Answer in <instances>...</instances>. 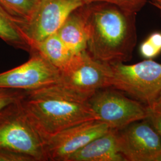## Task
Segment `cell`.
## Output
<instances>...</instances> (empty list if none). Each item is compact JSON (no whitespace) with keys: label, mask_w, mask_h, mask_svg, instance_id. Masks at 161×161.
I'll return each instance as SVG.
<instances>
[{"label":"cell","mask_w":161,"mask_h":161,"mask_svg":"<svg viewBox=\"0 0 161 161\" xmlns=\"http://www.w3.org/2000/svg\"><path fill=\"white\" fill-rule=\"evenodd\" d=\"M109 64L92 58L86 50L75 54L60 70L58 84L88 99L98 90L110 87Z\"/></svg>","instance_id":"6"},{"label":"cell","mask_w":161,"mask_h":161,"mask_svg":"<svg viewBox=\"0 0 161 161\" xmlns=\"http://www.w3.org/2000/svg\"><path fill=\"white\" fill-rule=\"evenodd\" d=\"M25 92L16 89L0 88V112L9 104L20 100Z\"/></svg>","instance_id":"18"},{"label":"cell","mask_w":161,"mask_h":161,"mask_svg":"<svg viewBox=\"0 0 161 161\" xmlns=\"http://www.w3.org/2000/svg\"><path fill=\"white\" fill-rule=\"evenodd\" d=\"M40 0H0V6L24 24L34 12Z\"/></svg>","instance_id":"15"},{"label":"cell","mask_w":161,"mask_h":161,"mask_svg":"<svg viewBox=\"0 0 161 161\" xmlns=\"http://www.w3.org/2000/svg\"><path fill=\"white\" fill-rule=\"evenodd\" d=\"M20 102L44 142L68 128L97 121L88 99L58 83L25 91Z\"/></svg>","instance_id":"2"},{"label":"cell","mask_w":161,"mask_h":161,"mask_svg":"<svg viewBox=\"0 0 161 161\" xmlns=\"http://www.w3.org/2000/svg\"><path fill=\"white\" fill-rule=\"evenodd\" d=\"M84 5L82 0H40L22 28L31 50L36 44L56 33L70 14Z\"/></svg>","instance_id":"7"},{"label":"cell","mask_w":161,"mask_h":161,"mask_svg":"<svg viewBox=\"0 0 161 161\" xmlns=\"http://www.w3.org/2000/svg\"><path fill=\"white\" fill-rule=\"evenodd\" d=\"M31 52L26 62L0 73V88L30 91L58 82L60 70L39 53Z\"/></svg>","instance_id":"9"},{"label":"cell","mask_w":161,"mask_h":161,"mask_svg":"<svg viewBox=\"0 0 161 161\" xmlns=\"http://www.w3.org/2000/svg\"><path fill=\"white\" fill-rule=\"evenodd\" d=\"M110 87L128 94L148 107L161 93V64L146 59L132 64H109Z\"/></svg>","instance_id":"4"},{"label":"cell","mask_w":161,"mask_h":161,"mask_svg":"<svg viewBox=\"0 0 161 161\" xmlns=\"http://www.w3.org/2000/svg\"><path fill=\"white\" fill-rule=\"evenodd\" d=\"M151 3L157 8H161V0H151Z\"/></svg>","instance_id":"21"},{"label":"cell","mask_w":161,"mask_h":161,"mask_svg":"<svg viewBox=\"0 0 161 161\" xmlns=\"http://www.w3.org/2000/svg\"><path fill=\"white\" fill-rule=\"evenodd\" d=\"M152 106H161V94L159 95V97L158 98V99L156 100L155 104L150 107H152Z\"/></svg>","instance_id":"22"},{"label":"cell","mask_w":161,"mask_h":161,"mask_svg":"<svg viewBox=\"0 0 161 161\" xmlns=\"http://www.w3.org/2000/svg\"><path fill=\"white\" fill-rule=\"evenodd\" d=\"M0 161H34L29 156L0 150Z\"/></svg>","instance_id":"20"},{"label":"cell","mask_w":161,"mask_h":161,"mask_svg":"<svg viewBox=\"0 0 161 161\" xmlns=\"http://www.w3.org/2000/svg\"><path fill=\"white\" fill-rule=\"evenodd\" d=\"M68 161H125L119 152L116 130H110L76 152Z\"/></svg>","instance_id":"12"},{"label":"cell","mask_w":161,"mask_h":161,"mask_svg":"<svg viewBox=\"0 0 161 161\" xmlns=\"http://www.w3.org/2000/svg\"><path fill=\"white\" fill-rule=\"evenodd\" d=\"M158 10H159V11L160 12V14H161V8H158Z\"/></svg>","instance_id":"23"},{"label":"cell","mask_w":161,"mask_h":161,"mask_svg":"<svg viewBox=\"0 0 161 161\" xmlns=\"http://www.w3.org/2000/svg\"><path fill=\"white\" fill-rule=\"evenodd\" d=\"M23 23L0 6V38L16 48L31 52V47L22 32Z\"/></svg>","instance_id":"14"},{"label":"cell","mask_w":161,"mask_h":161,"mask_svg":"<svg viewBox=\"0 0 161 161\" xmlns=\"http://www.w3.org/2000/svg\"><path fill=\"white\" fill-rule=\"evenodd\" d=\"M148 121L158 133L161 138V106L149 107Z\"/></svg>","instance_id":"19"},{"label":"cell","mask_w":161,"mask_h":161,"mask_svg":"<svg viewBox=\"0 0 161 161\" xmlns=\"http://www.w3.org/2000/svg\"><path fill=\"white\" fill-rule=\"evenodd\" d=\"M57 33L74 55L86 50L88 26L85 5L72 12Z\"/></svg>","instance_id":"11"},{"label":"cell","mask_w":161,"mask_h":161,"mask_svg":"<svg viewBox=\"0 0 161 161\" xmlns=\"http://www.w3.org/2000/svg\"><path fill=\"white\" fill-rule=\"evenodd\" d=\"M116 139L125 161H161V138L147 119L116 130Z\"/></svg>","instance_id":"8"},{"label":"cell","mask_w":161,"mask_h":161,"mask_svg":"<svg viewBox=\"0 0 161 161\" xmlns=\"http://www.w3.org/2000/svg\"><path fill=\"white\" fill-rule=\"evenodd\" d=\"M44 140L30 120L20 100L0 112V150L47 161Z\"/></svg>","instance_id":"3"},{"label":"cell","mask_w":161,"mask_h":161,"mask_svg":"<svg viewBox=\"0 0 161 161\" xmlns=\"http://www.w3.org/2000/svg\"><path fill=\"white\" fill-rule=\"evenodd\" d=\"M140 53L146 59H152L161 53V32L150 35L140 46Z\"/></svg>","instance_id":"16"},{"label":"cell","mask_w":161,"mask_h":161,"mask_svg":"<svg viewBox=\"0 0 161 161\" xmlns=\"http://www.w3.org/2000/svg\"><path fill=\"white\" fill-rule=\"evenodd\" d=\"M110 130L105 124L94 120L58 132L45 142L47 161H68L76 152Z\"/></svg>","instance_id":"10"},{"label":"cell","mask_w":161,"mask_h":161,"mask_svg":"<svg viewBox=\"0 0 161 161\" xmlns=\"http://www.w3.org/2000/svg\"><path fill=\"white\" fill-rule=\"evenodd\" d=\"M88 26L86 51L106 64L130 62L137 42L136 13L114 4H86Z\"/></svg>","instance_id":"1"},{"label":"cell","mask_w":161,"mask_h":161,"mask_svg":"<svg viewBox=\"0 0 161 161\" xmlns=\"http://www.w3.org/2000/svg\"><path fill=\"white\" fill-rule=\"evenodd\" d=\"M84 3L88 4L94 3H108L114 4L130 12L137 13L145 4L151 0H82Z\"/></svg>","instance_id":"17"},{"label":"cell","mask_w":161,"mask_h":161,"mask_svg":"<svg viewBox=\"0 0 161 161\" xmlns=\"http://www.w3.org/2000/svg\"><path fill=\"white\" fill-rule=\"evenodd\" d=\"M88 102L97 118L110 130H121L137 121L147 119L149 107L112 87L100 89Z\"/></svg>","instance_id":"5"},{"label":"cell","mask_w":161,"mask_h":161,"mask_svg":"<svg viewBox=\"0 0 161 161\" xmlns=\"http://www.w3.org/2000/svg\"><path fill=\"white\" fill-rule=\"evenodd\" d=\"M31 51L39 53L59 70L68 64L74 56L57 32L36 44L32 47Z\"/></svg>","instance_id":"13"}]
</instances>
